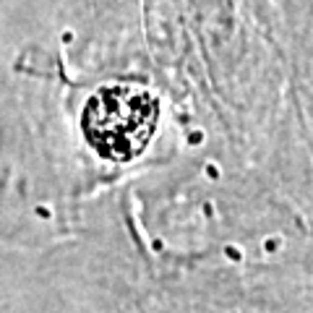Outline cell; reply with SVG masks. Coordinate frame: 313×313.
Here are the masks:
<instances>
[{
    "instance_id": "6da1fadb",
    "label": "cell",
    "mask_w": 313,
    "mask_h": 313,
    "mask_svg": "<svg viewBox=\"0 0 313 313\" xmlns=\"http://www.w3.org/2000/svg\"><path fill=\"white\" fill-rule=\"evenodd\" d=\"M157 120L159 104L146 89L107 86L89 99L81 125L99 157L128 162L146 149Z\"/></svg>"
}]
</instances>
